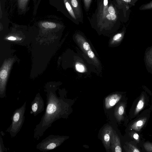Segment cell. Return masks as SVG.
I'll list each match as a JSON object with an SVG mask.
<instances>
[{"label": "cell", "instance_id": "cell-1", "mask_svg": "<svg viewBox=\"0 0 152 152\" xmlns=\"http://www.w3.org/2000/svg\"><path fill=\"white\" fill-rule=\"evenodd\" d=\"M26 102L20 107L16 109L12 117V122L6 132L12 137H15L20 131L25 120L24 116L26 109Z\"/></svg>", "mask_w": 152, "mask_h": 152}, {"label": "cell", "instance_id": "cell-2", "mask_svg": "<svg viewBox=\"0 0 152 152\" xmlns=\"http://www.w3.org/2000/svg\"><path fill=\"white\" fill-rule=\"evenodd\" d=\"M63 140V138L59 136L50 135L42 140L37 145L36 148L41 151L47 152L57 147Z\"/></svg>", "mask_w": 152, "mask_h": 152}, {"label": "cell", "instance_id": "cell-3", "mask_svg": "<svg viewBox=\"0 0 152 152\" xmlns=\"http://www.w3.org/2000/svg\"><path fill=\"white\" fill-rule=\"evenodd\" d=\"M75 38L79 46L86 56L94 64L98 65L99 64V61L92 51L89 44L82 36L80 34H76Z\"/></svg>", "mask_w": 152, "mask_h": 152}, {"label": "cell", "instance_id": "cell-4", "mask_svg": "<svg viewBox=\"0 0 152 152\" xmlns=\"http://www.w3.org/2000/svg\"><path fill=\"white\" fill-rule=\"evenodd\" d=\"M31 109L34 116H36L44 110V101L40 94H38L32 102Z\"/></svg>", "mask_w": 152, "mask_h": 152}, {"label": "cell", "instance_id": "cell-5", "mask_svg": "<svg viewBox=\"0 0 152 152\" xmlns=\"http://www.w3.org/2000/svg\"><path fill=\"white\" fill-rule=\"evenodd\" d=\"M71 5L77 18H80L82 12L79 0H67Z\"/></svg>", "mask_w": 152, "mask_h": 152}, {"label": "cell", "instance_id": "cell-6", "mask_svg": "<svg viewBox=\"0 0 152 152\" xmlns=\"http://www.w3.org/2000/svg\"><path fill=\"white\" fill-rule=\"evenodd\" d=\"M146 118H143L134 122L131 126L132 129L139 131L142 127L146 121Z\"/></svg>", "mask_w": 152, "mask_h": 152}, {"label": "cell", "instance_id": "cell-7", "mask_svg": "<svg viewBox=\"0 0 152 152\" xmlns=\"http://www.w3.org/2000/svg\"><path fill=\"white\" fill-rule=\"evenodd\" d=\"M64 4L68 12L74 19L76 20L77 18L71 5L67 0H64Z\"/></svg>", "mask_w": 152, "mask_h": 152}, {"label": "cell", "instance_id": "cell-8", "mask_svg": "<svg viewBox=\"0 0 152 152\" xmlns=\"http://www.w3.org/2000/svg\"><path fill=\"white\" fill-rule=\"evenodd\" d=\"M144 97L143 95L142 96L140 99L134 111V114L137 115L138 113L143 109L144 105Z\"/></svg>", "mask_w": 152, "mask_h": 152}, {"label": "cell", "instance_id": "cell-9", "mask_svg": "<svg viewBox=\"0 0 152 152\" xmlns=\"http://www.w3.org/2000/svg\"><path fill=\"white\" fill-rule=\"evenodd\" d=\"M103 7V9L102 12L101 13V15L103 19H105L106 18V15L108 13L107 11L108 0H104Z\"/></svg>", "mask_w": 152, "mask_h": 152}, {"label": "cell", "instance_id": "cell-10", "mask_svg": "<svg viewBox=\"0 0 152 152\" xmlns=\"http://www.w3.org/2000/svg\"><path fill=\"white\" fill-rule=\"evenodd\" d=\"M140 10H152V0L148 3L142 5L139 8Z\"/></svg>", "mask_w": 152, "mask_h": 152}, {"label": "cell", "instance_id": "cell-11", "mask_svg": "<svg viewBox=\"0 0 152 152\" xmlns=\"http://www.w3.org/2000/svg\"><path fill=\"white\" fill-rule=\"evenodd\" d=\"M42 26L46 28H53L56 27V25L54 23L46 22L42 23Z\"/></svg>", "mask_w": 152, "mask_h": 152}, {"label": "cell", "instance_id": "cell-12", "mask_svg": "<svg viewBox=\"0 0 152 152\" xmlns=\"http://www.w3.org/2000/svg\"><path fill=\"white\" fill-rule=\"evenodd\" d=\"M121 97L118 95H115L114 98H111L109 102V104L110 106H114L120 99Z\"/></svg>", "mask_w": 152, "mask_h": 152}, {"label": "cell", "instance_id": "cell-13", "mask_svg": "<svg viewBox=\"0 0 152 152\" xmlns=\"http://www.w3.org/2000/svg\"><path fill=\"white\" fill-rule=\"evenodd\" d=\"M75 69L77 71L80 72H85V68L84 66L81 63H77L75 65Z\"/></svg>", "mask_w": 152, "mask_h": 152}, {"label": "cell", "instance_id": "cell-14", "mask_svg": "<svg viewBox=\"0 0 152 152\" xmlns=\"http://www.w3.org/2000/svg\"><path fill=\"white\" fill-rule=\"evenodd\" d=\"M19 7L24 9L26 5L28 0H18Z\"/></svg>", "mask_w": 152, "mask_h": 152}, {"label": "cell", "instance_id": "cell-15", "mask_svg": "<svg viewBox=\"0 0 152 152\" xmlns=\"http://www.w3.org/2000/svg\"><path fill=\"white\" fill-rule=\"evenodd\" d=\"M123 35V32L116 34L113 36L112 39V42H117L119 41L121 38H122Z\"/></svg>", "mask_w": 152, "mask_h": 152}, {"label": "cell", "instance_id": "cell-16", "mask_svg": "<svg viewBox=\"0 0 152 152\" xmlns=\"http://www.w3.org/2000/svg\"><path fill=\"white\" fill-rule=\"evenodd\" d=\"M117 17L116 14H112L108 13L106 16V18L110 20H116Z\"/></svg>", "mask_w": 152, "mask_h": 152}, {"label": "cell", "instance_id": "cell-17", "mask_svg": "<svg viewBox=\"0 0 152 152\" xmlns=\"http://www.w3.org/2000/svg\"><path fill=\"white\" fill-rule=\"evenodd\" d=\"M145 148L148 152H152V144L149 143H145L144 145Z\"/></svg>", "mask_w": 152, "mask_h": 152}, {"label": "cell", "instance_id": "cell-18", "mask_svg": "<svg viewBox=\"0 0 152 152\" xmlns=\"http://www.w3.org/2000/svg\"><path fill=\"white\" fill-rule=\"evenodd\" d=\"M107 11L108 13L110 14H116V11L114 7L112 5H110L108 8Z\"/></svg>", "mask_w": 152, "mask_h": 152}, {"label": "cell", "instance_id": "cell-19", "mask_svg": "<svg viewBox=\"0 0 152 152\" xmlns=\"http://www.w3.org/2000/svg\"><path fill=\"white\" fill-rule=\"evenodd\" d=\"M92 0H83L84 6L86 9L88 10L89 8Z\"/></svg>", "mask_w": 152, "mask_h": 152}, {"label": "cell", "instance_id": "cell-20", "mask_svg": "<svg viewBox=\"0 0 152 152\" xmlns=\"http://www.w3.org/2000/svg\"><path fill=\"white\" fill-rule=\"evenodd\" d=\"M124 107L123 106H121L118 108V113L120 115H122L124 112Z\"/></svg>", "mask_w": 152, "mask_h": 152}, {"label": "cell", "instance_id": "cell-21", "mask_svg": "<svg viewBox=\"0 0 152 152\" xmlns=\"http://www.w3.org/2000/svg\"><path fill=\"white\" fill-rule=\"evenodd\" d=\"M130 147L132 150V152H139L140 151L137 148H136L135 147H134L132 145H130Z\"/></svg>", "mask_w": 152, "mask_h": 152}, {"label": "cell", "instance_id": "cell-22", "mask_svg": "<svg viewBox=\"0 0 152 152\" xmlns=\"http://www.w3.org/2000/svg\"><path fill=\"white\" fill-rule=\"evenodd\" d=\"M110 139V137L108 134H106L104 136V139L106 142L108 141Z\"/></svg>", "mask_w": 152, "mask_h": 152}, {"label": "cell", "instance_id": "cell-23", "mask_svg": "<svg viewBox=\"0 0 152 152\" xmlns=\"http://www.w3.org/2000/svg\"><path fill=\"white\" fill-rule=\"evenodd\" d=\"M115 152H121L122 149L121 147L118 145L116 146L115 148Z\"/></svg>", "mask_w": 152, "mask_h": 152}, {"label": "cell", "instance_id": "cell-24", "mask_svg": "<svg viewBox=\"0 0 152 152\" xmlns=\"http://www.w3.org/2000/svg\"><path fill=\"white\" fill-rule=\"evenodd\" d=\"M133 138L137 141L139 140V137L138 134L137 133H134L133 135Z\"/></svg>", "mask_w": 152, "mask_h": 152}, {"label": "cell", "instance_id": "cell-25", "mask_svg": "<svg viewBox=\"0 0 152 152\" xmlns=\"http://www.w3.org/2000/svg\"><path fill=\"white\" fill-rule=\"evenodd\" d=\"M139 0H132L130 3V7L134 5L136 2Z\"/></svg>", "mask_w": 152, "mask_h": 152}, {"label": "cell", "instance_id": "cell-26", "mask_svg": "<svg viewBox=\"0 0 152 152\" xmlns=\"http://www.w3.org/2000/svg\"><path fill=\"white\" fill-rule=\"evenodd\" d=\"M7 39L8 40H15L16 39L15 37H10L8 38Z\"/></svg>", "mask_w": 152, "mask_h": 152}]
</instances>
